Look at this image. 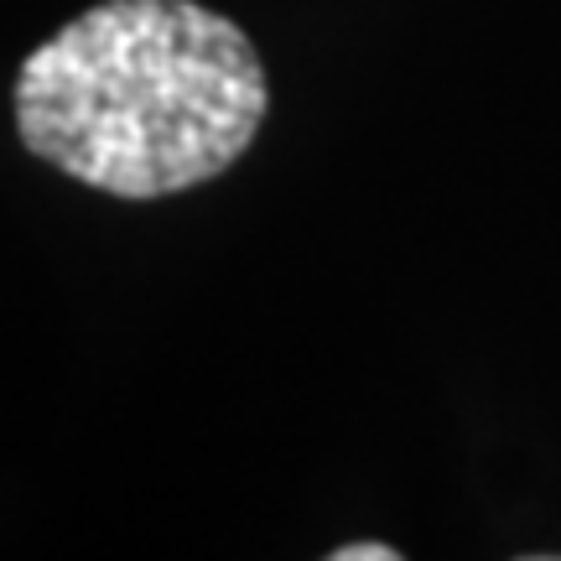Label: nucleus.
Returning <instances> with one entry per match:
<instances>
[{"mask_svg":"<svg viewBox=\"0 0 561 561\" xmlns=\"http://www.w3.org/2000/svg\"><path fill=\"white\" fill-rule=\"evenodd\" d=\"M255 42L198 0H104L16 73L21 146L115 198L229 172L265 125Z\"/></svg>","mask_w":561,"mask_h":561,"instance_id":"obj_1","label":"nucleus"},{"mask_svg":"<svg viewBox=\"0 0 561 561\" xmlns=\"http://www.w3.org/2000/svg\"><path fill=\"white\" fill-rule=\"evenodd\" d=\"M333 561H396V551L390 546H343L333 551Z\"/></svg>","mask_w":561,"mask_h":561,"instance_id":"obj_2","label":"nucleus"}]
</instances>
